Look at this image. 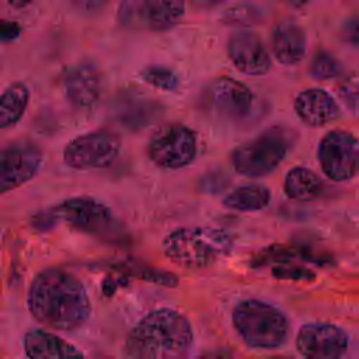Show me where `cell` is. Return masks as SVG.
I'll list each match as a JSON object with an SVG mask.
<instances>
[{"mask_svg": "<svg viewBox=\"0 0 359 359\" xmlns=\"http://www.w3.org/2000/svg\"><path fill=\"white\" fill-rule=\"evenodd\" d=\"M140 77L150 86L164 91H171L178 87V77L175 73L163 66H147L142 69Z\"/></svg>", "mask_w": 359, "mask_h": 359, "instance_id": "cell-23", "label": "cell"}, {"mask_svg": "<svg viewBox=\"0 0 359 359\" xmlns=\"http://www.w3.org/2000/svg\"><path fill=\"white\" fill-rule=\"evenodd\" d=\"M205 101L210 111L227 121H244L255 107L252 91L231 77L215 79L205 91Z\"/></svg>", "mask_w": 359, "mask_h": 359, "instance_id": "cell-11", "label": "cell"}, {"mask_svg": "<svg viewBox=\"0 0 359 359\" xmlns=\"http://www.w3.org/2000/svg\"><path fill=\"white\" fill-rule=\"evenodd\" d=\"M292 143L293 137L287 129L272 126L233 150V167L244 177H264L279 165L292 147Z\"/></svg>", "mask_w": 359, "mask_h": 359, "instance_id": "cell-5", "label": "cell"}, {"mask_svg": "<svg viewBox=\"0 0 359 359\" xmlns=\"http://www.w3.org/2000/svg\"><path fill=\"white\" fill-rule=\"evenodd\" d=\"M294 111L309 126L327 125L339 115V107L334 97L321 88L300 91L294 98Z\"/></svg>", "mask_w": 359, "mask_h": 359, "instance_id": "cell-16", "label": "cell"}, {"mask_svg": "<svg viewBox=\"0 0 359 359\" xmlns=\"http://www.w3.org/2000/svg\"><path fill=\"white\" fill-rule=\"evenodd\" d=\"M341 102L353 114H359V72L346 76L337 87Z\"/></svg>", "mask_w": 359, "mask_h": 359, "instance_id": "cell-25", "label": "cell"}, {"mask_svg": "<svg viewBox=\"0 0 359 359\" xmlns=\"http://www.w3.org/2000/svg\"><path fill=\"white\" fill-rule=\"evenodd\" d=\"M341 72L342 67L339 62L324 50L317 52L310 65V73L317 80H328L337 77L341 74Z\"/></svg>", "mask_w": 359, "mask_h": 359, "instance_id": "cell-24", "label": "cell"}, {"mask_svg": "<svg viewBox=\"0 0 359 359\" xmlns=\"http://www.w3.org/2000/svg\"><path fill=\"white\" fill-rule=\"evenodd\" d=\"M192 1L196 4H201V6H216V4L222 3L223 0H192Z\"/></svg>", "mask_w": 359, "mask_h": 359, "instance_id": "cell-36", "label": "cell"}, {"mask_svg": "<svg viewBox=\"0 0 359 359\" xmlns=\"http://www.w3.org/2000/svg\"><path fill=\"white\" fill-rule=\"evenodd\" d=\"M115 280H111V279H105L104 280V285H102V290L105 294H112L115 292Z\"/></svg>", "mask_w": 359, "mask_h": 359, "instance_id": "cell-33", "label": "cell"}, {"mask_svg": "<svg viewBox=\"0 0 359 359\" xmlns=\"http://www.w3.org/2000/svg\"><path fill=\"white\" fill-rule=\"evenodd\" d=\"M22 345L28 359H86L73 344L43 330L28 331Z\"/></svg>", "mask_w": 359, "mask_h": 359, "instance_id": "cell-17", "label": "cell"}, {"mask_svg": "<svg viewBox=\"0 0 359 359\" xmlns=\"http://www.w3.org/2000/svg\"><path fill=\"white\" fill-rule=\"evenodd\" d=\"M42 150L29 140H17L0 154V191L6 194L29 181L41 168Z\"/></svg>", "mask_w": 359, "mask_h": 359, "instance_id": "cell-12", "label": "cell"}, {"mask_svg": "<svg viewBox=\"0 0 359 359\" xmlns=\"http://www.w3.org/2000/svg\"><path fill=\"white\" fill-rule=\"evenodd\" d=\"M307 39L304 29L294 21L285 20L276 24L272 32V52L285 66L300 63L306 55Z\"/></svg>", "mask_w": 359, "mask_h": 359, "instance_id": "cell-18", "label": "cell"}, {"mask_svg": "<svg viewBox=\"0 0 359 359\" xmlns=\"http://www.w3.org/2000/svg\"><path fill=\"white\" fill-rule=\"evenodd\" d=\"M296 349L304 359H341L348 349V335L335 324L309 323L297 332Z\"/></svg>", "mask_w": 359, "mask_h": 359, "instance_id": "cell-13", "label": "cell"}, {"mask_svg": "<svg viewBox=\"0 0 359 359\" xmlns=\"http://www.w3.org/2000/svg\"><path fill=\"white\" fill-rule=\"evenodd\" d=\"M192 341V325L184 314L157 309L130 330L125 352L130 359H185Z\"/></svg>", "mask_w": 359, "mask_h": 359, "instance_id": "cell-2", "label": "cell"}, {"mask_svg": "<svg viewBox=\"0 0 359 359\" xmlns=\"http://www.w3.org/2000/svg\"><path fill=\"white\" fill-rule=\"evenodd\" d=\"M271 191L264 185H243L233 189L223 199V205L238 212H257L268 206Z\"/></svg>", "mask_w": 359, "mask_h": 359, "instance_id": "cell-21", "label": "cell"}, {"mask_svg": "<svg viewBox=\"0 0 359 359\" xmlns=\"http://www.w3.org/2000/svg\"><path fill=\"white\" fill-rule=\"evenodd\" d=\"M231 248V236L216 227H181L163 240L165 257L188 269L208 268L226 257Z\"/></svg>", "mask_w": 359, "mask_h": 359, "instance_id": "cell-3", "label": "cell"}, {"mask_svg": "<svg viewBox=\"0 0 359 359\" xmlns=\"http://www.w3.org/2000/svg\"><path fill=\"white\" fill-rule=\"evenodd\" d=\"M196 359H233V356L229 349L217 348V349H210L201 353Z\"/></svg>", "mask_w": 359, "mask_h": 359, "instance_id": "cell-31", "label": "cell"}, {"mask_svg": "<svg viewBox=\"0 0 359 359\" xmlns=\"http://www.w3.org/2000/svg\"><path fill=\"white\" fill-rule=\"evenodd\" d=\"M272 275L278 279H289V280H302V282H313L316 279V273L307 268L292 265L289 262H279L273 265Z\"/></svg>", "mask_w": 359, "mask_h": 359, "instance_id": "cell-28", "label": "cell"}, {"mask_svg": "<svg viewBox=\"0 0 359 359\" xmlns=\"http://www.w3.org/2000/svg\"><path fill=\"white\" fill-rule=\"evenodd\" d=\"M227 55L237 70L248 76H264L271 69V56L261 38L247 29L236 31L227 42Z\"/></svg>", "mask_w": 359, "mask_h": 359, "instance_id": "cell-14", "label": "cell"}, {"mask_svg": "<svg viewBox=\"0 0 359 359\" xmlns=\"http://www.w3.org/2000/svg\"><path fill=\"white\" fill-rule=\"evenodd\" d=\"M53 219H60L70 226L100 237L116 231L118 223L111 209L102 202L90 196H74L65 199L52 209Z\"/></svg>", "mask_w": 359, "mask_h": 359, "instance_id": "cell-10", "label": "cell"}, {"mask_svg": "<svg viewBox=\"0 0 359 359\" xmlns=\"http://www.w3.org/2000/svg\"><path fill=\"white\" fill-rule=\"evenodd\" d=\"M6 1L13 8H22V7H27L32 0H6Z\"/></svg>", "mask_w": 359, "mask_h": 359, "instance_id": "cell-34", "label": "cell"}, {"mask_svg": "<svg viewBox=\"0 0 359 359\" xmlns=\"http://www.w3.org/2000/svg\"><path fill=\"white\" fill-rule=\"evenodd\" d=\"M323 182L318 175L306 167H293L287 171L283 182L285 194L294 201L306 202L317 198Z\"/></svg>", "mask_w": 359, "mask_h": 359, "instance_id": "cell-19", "label": "cell"}, {"mask_svg": "<svg viewBox=\"0 0 359 359\" xmlns=\"http://www.w3.org/2000/svg\"><path fill=\"white\" fill-rule=\"evenodd\" d=\"M108 0H77V3L86 10H95L104 6Z\"/></svg>", "mask_w": 359, "mask_h": 359, "instance_id": "cell-32", "label": "cell"}, {"mask_svg": "<svg viewBox=\"0 0 359 359\" xmlns=\"http://www.w3.org/2000/svg\"><path fill=\"white\" fill-rule=\"evenodd\" d=\"M231 320L237 334L251 348L273 349L287 338L289 321L286 316L273 304L262 300L240 302L233 309Z\"/></svg>", "mask_w": 359, "mask_h": 359, "instance_id": "cell-4", "label": "cell"}, {"mask_svg": "<svg viewBox=\"0 0 359 359\" xmlns=\"http://www.w3.org/2000/svg\"><path fill=\"white\" fill-rule=\"evenodd\" d=\"M289 6H292V7H302V6H306V4H309L310 1H313V0H285Z\"/></svg>", "mask_w": 359, "mask_h": 359, "instance_id": "cell-35", "label": "cell"}, {"mask_svg": "<svg viewBox=\"0 0 359 359\" xmlns=\"http://www.w3.org/2000/svg\"><path fill=\"white\" fill-rule=\"evenodd\" d=\"M259 18V10L252 4H240L223 14V21L230 25H251Z\"/></svg>", "mask_w": 359, "mask_h": 359, "instance_id": "cell-27", "label": "cell"}, {"mask_svg": "<svg viewBox=\"0 0 359 359\" xmlns=\"http://www.w3.org/2000/svg\"><path fill=\"white\" fill-rule=\"evenodd\" d=\"M158 107L153 102L132 98L126 102H122L119 107V121L130 128H139L150 123L156 116Z\"/></svg>", "mask_w": 359, "mask_h": 359, "instance_id": "cell-22", "label": "cell"}, {"mask_svg": "<svg viewBox=\"0 0 359 359\" xmlns=\"http://www.w3.org/2000/svg\"><path fill=\"white\" fill-rule=\"evenodd\" d=\"M27 306L39 324L57 331L77 330L91 314V303L81 280L57 268L43 269L34 278Z\"/></svg>", "mask_w": 359, "mask_h": 359, "instance_id": "cell-1", "label": "cell"}, {"mask_svg": "<svg viewBox=\"0 0 359 359\" xmlns=\"http://www.w3.org/2000/svg\"><path fill=\"white\" fill-rule=\"evenodd\" d=\"M121 151V139L109 130H94L73 137L63 150V161L74 170L111 165Z\"/></svg>", "mask_w": 359, "mask_h": 359, "instance_id": "cell-8", "label": "cell"}, {"mask_svg": "<svg viewBox=\"0 0 359 359\" xmlns=\"http://www.w3.org/2000/svg\"><path fill=\"white\" fill-rule=\"evenodd\" d=\"M63 88L70 104L79 108H90L101 95V74L91 65L72 66L63 74Z\"/></svg>", "mask_w": 359, "mask_h": 359, "instance_id": "cell-15", "label": "cell"}, {"mask_svg": "<svg viewBox=\"0 0 359 359\" xmlns=\"http://www.w3.org/2000/svg\"><path fill=\"white\" fill-rule=\"evenodd\" d=\"M20 25L11 21H3L1 24V38L4 42L13 41L20 35Z\"/></svg>", "mask_w": 359, "mask_h": 359, "instance_id": "cell-30", "label": "cell"}, {"mask_svg": "<svg viewBox=\"0 0 359 359\" xmlns=\"http://www.w3.org/2000/svg\"><path fill=\"white\" fill-rule=\"evenodd\" d=\"M317 157L323 172L332 181L341 182L359 172V142L348 130L335 129L323 136Z\"/></svg>", "mask_w": 359, "mask_h": 359, "instance_id": "cell-9", "label": "cell"}, {"mask_svg": "<svg viewBox=\"0 0 359 359\" xmlns=\"http://www.w3.org/2000/svg\"><path fill=\"white\" fill-rule=\"evenodd\" d=\"M345 36L346 39L359 48V13L353 15L345 25Z\"/></svg>", "mask_w": 359, "mask_h": 359, "instance_id": "cell-29", "label": "cell"}, {"mask_svg": "<svg viewBox=\"0 0 359 359\" xmlns=\"http://www.w3.org/2000/svg\"><path fill=\"white\" fill-rule=\"evenodd\" d=\"M126 271H130L135 276H137L139 279L147 280V282H153L161 286H177L178 279L174 273L161 271V269H156V268H150V266H144V265H139V264H132Z\"/></svg>", "mask_w": 359, "mask_h": 359, "instance_id": "cell-26", "label": "cell"}, {"mask_svg": "<svg viewBox=\"0 0 359 359\" xmlns=\"http://www.w3.org/2000/svg\"><path fill=\"white\" fill-rule=\"evenodd\" d=\"M184 13V0H123L118 20L126 28L163 32L177 25Z\"/></svg>", "mask_w": 359, "mask_h": 359, "instance_id": "cell-7", "label": "cell"}, {"mask_svg": "<svg viewBox=\"0 0 359 359\" xmlns=\"http://www.w3.org/2000/svg\"><path fill=\"white\" fill-rule=\"evenodd\" d=\"M29 101V90L25 83L14 81L6 87L0 100V128L6 129L17 123Z\"/></svg>", "mask_w": 359, "mask_h": 359, "instance_id": "cell-20", "label": "cell"}, {"mask_svg": "<svg viewBox=\"0 0 359 359\" xmlns=\"http://www.w3.org/2000/svg\"><path fill=\"white\" fill-rule=\"evenodd\" d=\"M149 158L158 167L178 170L196 156V136L182 123H167L157 129L147 144Z\"/></svg>", "mask_w": 359, "mask_h": 359, "instance_id": "cell-6", "label": "cell"}]
</instances>
